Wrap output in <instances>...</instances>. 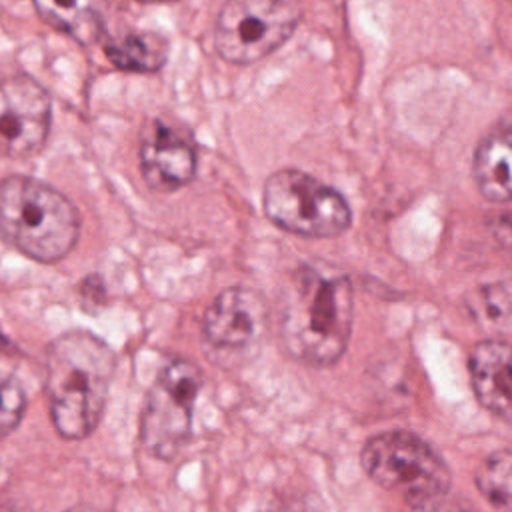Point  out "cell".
I'll return each mask as SVG.
<instances>
[{
	"label": "cell",
	"mask_w": 512,
	"mask_h": 512,
	"mask_svg": "<svg viewBox=\"0 0 512 512\" xmlns=\"http://www.w3.org/2000/svg\"><path fill=\"white\" fill-rule=\"evenodd\" d=\"M264 512H312V510L300 502H284V504H276Z\"/></svg>",
	"instance_id": "ac0fdd59"
},
{
	"label": "cell",
	"mask_w": 512,
	"mask_h": 512,
	"mask_svg": "<svg viewBox=\"0 0 512 512\" xmlns=\"http://www.w3.org/2000/svg\"><path fill=\"white\" fill-rule=\"evenodd\" d=\"M472 386L492 414L512 422V344L486 340L470 354Z\"/></svg>",
	"instance_id": "8fae6325"
},
{
	"label": "cell",
	"mask_w": 512,
	"mask_h": 512,
	"mask_svg": "<svg viewBox=\"0 0 512 512\" xmlns=\"http://www.w3.org/2000/svg\"><path fill=\"white\" fill-rule=\"evenodd\" d=\"M38 16L80 44H92L104 28L108 0H32Z\"/></svg>",
	"instance_id": "4fadbf2b"
},
{
	"label": "cell",
	"mask_w": 512,
	"mask_h": 512,
	"mask_svg": "<svg viewBox=\"0 0 512 512\" xmlns=\"http://www.w3.org/2000/svg\"><path fill=\"white\" fill-rule=\"evenodd\" d=\"M478 488L500 506H512V450L492 454L478 472Z\"/></svg>",
	"instance_id": "9a60e30c"
},
{
	"label": "cell",
	"mask_w": 512,
	"mask_h": 512,
	"mask_svg": "<svg viewBox=\"0 0 512 512\" xmlns=\"http://www.w3.org/2000/svg\"><path fill=\"white\" fill-rule=\"evenodd\" d=\"M354 316L350 280L344 274L302 264L280 298V340L290 356L328 366L346 350Z\"/></svg>",
	"instance_id": "6da1fadb"
},
{
	"label": "cell",
	"mask_w": 512,
	"mask_h": 512,
	"mask_svg": "<svg viewBox=\"0 0 512 512\" xmlns=\"http://www.w3.org/2000/svg\"><path fill=\"white\" fill-rule=\"evenodd\" d=\"M362 466L376 484L398 492L414 506L432 504L450 488L444 460L410 432L392 430L372 436L362 450Z\"/></svg>",
	"instance_id": "277c9868"
},
{
	"label": "cell",
	"mask_w": 512,
	"mask_h": 512,
	"mask_svg": "<svg viewBox=\"0 0 512 512\" xmlns=\"http://www.w3.org/2000/svg\"><path fill=\"white\" fill-rule=\"evenodd\" d=\"M116 358L98 336L72 330L46 350V396L56 432L86 438L100 422Z\"/></svg>",
	"instance_id": "7a4b0ae2"
},
{
	"label": "cell",
	"mask_w": 512,
	"mask_h": 512,
	"mask_svg": "<svg viewBox=\"0 0 512 512\" xmlns=\"http://www.w3.org/2000/svg\"><path fill=\"white\" fill-rule=\"evenodd\" d=\"M26 392L18 378L0 376V440L6 438L22 420Z\"/></svg>",
	"instance_id": "2e32d148"
},
{
	"label": "cell",
	"mask_w": 512,
	"mask_h": 512,
	"mask_svg": "<svg viewBox=\"0 0 512 512\" xmlns=\"http://www.w3.org/2000/svg\"><path fill=\"white\" fill-rule=\"evenodd\" d=\"M296 0H224L214 26V48L232 64H252L280 48L296 30Z\"/></svg>",
	"instance_id": "8992f818"
},
{
	"label": "cell",
	"mask_w": 512,
	"mask_h": 512,
	"mask_svg": "<svg viewBox=\"0 0 512 512\" xmlns=\"http://www.w3.org/2000/svg\"><path fill=\"white\" fill-rule=\"evenodd\" d=\"M202 374L190 360H170L148 390L140 440L146 452L158 460H172L186 444L192 428L194 400Z\"/></svg>",
	"instance_id": "52a82bcc"
},
{
	"label": "cell",
	"mask_w": 512,
	"mask_h": 512,
	"mask_svg": "<svg viewBox=\"0 0 512 512\" xmlns=\"http://www.w3.org/2000/svg\"><path fill=\"white\" fill-rule=\"evenodd\" d=\"M472 172L490 202H512V126L490 132L476 148Z\"/></svg>",
	"instance_id": "7c38bea8"
},
{
	"label": "cell",
	"mask_w": 512,
	"mask_h": 512,
	"mask_svg": "<svg viewBox=\"0 0 512 512\" xmlns=\"http://www.w3.org/2000/svg\"><path fill=\"white\" fill-rule=\"evenodd\" d=\"M262 208L276 226L308 238L338 236L352 222L350 206L340 192L296 168L268 176Z\"/></svg>",
	"instance_id": "5b68a950"
},
{
	"label": "cell",
	"mask_w": 512,
	"mask_h": 512,
	"mask_svg": "<svg viewBox=\"0 0 512 512\" xmlns=\"http://www.w3.org/2000/svg\"><path fill=\"white\" fill-rule=\"evenodd\" d=\"M140 168L152 190L174 192L194 178L196 152L170 126L152 120L140 136Z\"/></svg>",
	"instance_id": "30bf717a"
},
{
	"label": "cell",
	"mask_w": 512,
	"mask_h": 512,
	"mask_svg": "<svg viewBox=\"0 0 512 512\" xmlns=\"http://www.w3.org/2000/svg\"><path fill=\"white\" fill-rule=\"evenodd\" d=\"M494 236L512 250V212L510 214H502L496 222H494Z\"/></svg>",
	"instance_id": "e0dca14e"
},
{
	"label": "cell",
	"mask_w": 512,
	"mask_h": 512,
	"mask_svg": "<svg viewBox=\"0 0 512 512\" xmlns=\"http://www.w3.org/2000/svg\"><path fill=\"white\" fill-rule=\"evenodd\" d=\"M266 326V306L252 288L232 286L220 292L202 320L208 346L224 354L254 350Z\"/></svg>",
	"instance_id": "9c48e42d"
},
{
	"label": "cell",
	"mask_w": 512,
	"mask_h": 512,
	"mask_svg": "<svg viewBox=\"0 0 512 512\" xmlns=\"http://www.w3.org/2000/svg\"><path fill=\"white\" fill-rule=\"evenodd\" d=\"M50 120L52 102L42 84L28 74L0 78V154L22 158L40 150Z\"/></svg>",
	"instance_id": "ba28073f"
},
{
	"label": "cell",
	"mask_w": 512,
	"mask_h": 512,
	"mask_svg": "<svg viewBox=\"0 0 512 512\" xmlns=\"http://www.w3.org/2000/svg\"><path fill=\"white\" fill-rule=\"evenodd\" d=\"M142 2H170V0H142Z\"/></svg>",
	"instance_id": "d6986e66"
},
{
	"label": "cell",
	"mask_w": 512,
	"mask_h": 512,
	"mask_svg": "<svg viewBox=\"0 0 512 512\" xmlns=\"http://www.w3.org/2000/svg\"><path fill=\"white\" fill-rule=\"evenodd\" d=\"M80 218L58 190L32 176L0 180V238L38 262H56L76 244Z\"/></svg>",
	"instance_id": "3957f363"
},
{
	"label": "cell",
	"mask_w": 512,
	"mask_h": 512,
	"mask_svg": "<svg viewBox=\"0 0 512 512\" xmlns=\"http://www.w3.org/2000/svg\"><path fill=\"white\" fill-rule=\"evenodd\" d=\"M110 62L126 72H156L168 58V42L154 32H130L106 44Z\"/></svg>",
	"instance_id": "5bb4252c"
}]
</instances>
